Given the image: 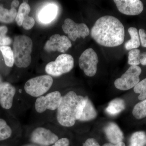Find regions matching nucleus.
Wrapping results in <instances>:
<instances>
[{
    "instance_id": "nucleus-1",
    "label": "nucleus",
    "mask_w": 146,
    "mask_h": 146,
    "mask_svg": "<svg viewBox=\"0 0 146 146\" xmlns=\"http://www.w3.org/2000/svg\"><path fill=\"white\" fill-rule=\"evenodd\" d=\"M91 36L102 46H118L124 41V27L116 17L109 15L102 16L94 24L91 29Z\"/></svg>"
},
{
    "instance_id": "nucleus-2",
    "label": "nucleus",
    "mask_w": 146,
    "mask_h": 146,
    "mask_svg": "<svg viewBox=\"0 0 146 146\" xmlns=\"http://www.w3.org/2000/svg\"><path fill=\"white\" fill-rule=\"evenodd\" d=\"M87 97L77 95L74 91H70L62 96L60 105L56 112L58 123L62 126L71 127L79 119Z\"/></svg>"
},
{
    "instance_id": "nucleus-3",
    "label": "nucleus",
    "mask_w": 146,
    "mask_h": 146,
    "mask_svg": "<svg viewBox=\"0 0 146 146\" xmlns=\"http://www.w3.org/2000/svg\"><path fill=\"white\" fill-rule=\"evenodd\" d=\"M33 41L29 36L17 35L13 44L14 64L19 68H26L31 63Z\"/></svg>"
},
{
    "instance_id": "nucleus-4",
    "label": "nucleus",
    "mask_w": 146,
    "mask_h": 146,
    "mask_svg": "<svg viewBox=\"0 0 146 146\" xmlns=\"http://www.w3.org/2000/svg\"><path fill=\"white\" fill-rule=\"evenodd\" d=\"M53 83L51 76L44 75L29 80L25 84L24 89L28 95L37 98L44 96L50 89Z\"/></svg>"
},
{
    "instance_id": "nucleus-5",
    "label": "nucleus",
    "mask_w": 146,
    "mask_h": 146,
    "mask_svg": "<svg viewBox=\"0 0 146 146\" xmlns=\"http://www.w3.org/2000/svg\"><path fill=\"white\" fill-rule=\"evenodd\" d=\"M74 67V59L72 56L63 54L58 56L55 60L48 63L45 67L48 75L58 77L72 70Z\"/></svg>"
},
{
    "instance_id": "nucleus-6",
    "label": "nucleus",
    "mask_w": 146,
    "mask_h": 146,
    "mask_svg": "<svg viewBox=\"0 0 146 146\" xmlns=\"http://www.w3.org/2000/svg\"><path fill=\"white\" fill-rule=\"evenodd\" d=\"M31 141L34 143L43 146L53 145L59 139L53 127L48 125H39L30 132Z\"/></svg>"
},
{
    "instance_id": "nucleus-7",
    "label": "nucleus",
    "mask_w": 146,
    "mask_h": 146,
    "mask_svg": "<svg viewBox=\"0 0 146 146\" xmlns=\"http://www.w3.org/2000/svg\"><path fill=\"white\" fill-rule=\"evenodd\" d=\"M59 91H54L36 98L34 104L35 110L39 114L47 111L57 110L62 99Z\"/></svg>"
},
{
    "instance_id": "nucleus-8",
    "label": "nucleus",
    "mask_w": 146,
    "mask_h": 146,
    "mask_svg": "<svg viewBox=\"0 0 146 146\" xmlns=\"http://www.w3.org/2000/svg\"><path fill=\"white\" fill-rule=\"evenodd\" d=\"M142 70L137 65H132L129 67L121 76L115 81V86L118 89L126 91L134 87L140 81L139 76Z\"/></svg>"
},
{
    "instance_id": "nucleus-9",
    "label": "nucleus",
    "mask_w": 146,
    "mask_h": 146,
    "mask_svg": "<svg viewBox=\"0 0 146 146\" xmlns=\"http://www.w3.org/2000/svg\"><path fill=\"white\" fill-rule=\"evenodd\" d=\"M98 62L96 53L93 49L89 48L82 54L79 59V65L86 75L92 77L96 73Z\"/></svg>"
},
{
    "instance_id": "nucleus-10",
    "label": "nucleus",
    "mask_w": 146,
    "mask_h": 146,
    "mask_svg": "<svg viewBox=\"0 0 146 146\" xmlns=\"http://www.w3.org/2000/svg\"><path fill=\"white\" fill-rule=\"evenodd\" d=\"M62 28L64 32L73 41L81 37L84 39L90 33L89 29L86 24L76 23L69 18L65 19Z\"/></svg>"
},
{
    "instance_id": "nucleus-11",
    "label": "nucleus",
    "mask_w": 146,
    "mask_h": 146,
    "mask_svg": "<svg viewBox=\"0 0 146 146\" xmlns=\"http://www.w3.org/2000/svg\"><path fill=\"white\" fill-rule=\"evenodd\" d=\"M72 46V43L68 37L65 35L56 34L51 36L50 39L47 41L44 49L48 52L57 51L64 53Z\"/></svg>"
},
{
    "instance_id": "nucleus-12",
    "label": "nucleus",
    "mask_w": 146,
    "mask_h": 146,
    "mask_svg": "<svg viewBox=\"0 0 146 146\" xmlns=\"http://www.w3.org/2000/svg\"><path fill=\"white\" fill-rule=\"evenodd\" d=\"M118 10L129 16L139 15L143 10V4L139 0H115Z\"/></svg>"
},
{
    "instance_id": "nucleus-13",
    "label": "nucleus",
    "mask_w": 146,
    "mask_h": 146,
    "mask_svg": "<svg viewBox=\"0 0 146 146\" xmlns=\"http://www.w3.org/2000/svg\"><path fill=\"white\" fill-rule=\"evenodd\" d=\"M16 89L7 82L0 83V105L3 109L9 110L13 106Z\"/></svg>"
},
{
    "instance_id": "nucleus-14",
    "label": "nucleus",
    "mask_w": 146,
    "mask_h": 146,
    "mask_svg": "<svg viewBox=\"0 0 146 146\" xmlns=\"http://www.w3.org/2000/svg\"><path fill=\"white\" fill-rule=\"evenodd\" d=\"M58 11L57 6L54 4L46 5L39 10L38 18L41 23L48 24L53 21L57 16Z\"/></svg>"
},
{
    "instance_id": "nucleus-15",
    "label": "nucleus",
    "mask_w": 146,
    "mask_h": 146,
    "mask_svg": "<svg viewBox=\"0 0 146 146\" xmlns=\"http://www.w3.org/2000/svg\"><path fill=\"white\" fill-rule=\"evenodd\" d=\"M106 137L110 143L117 144L122 142L123 134L119 127L114 123H109L104 127Z\"/></svg>"
},
{
    "instance_id": "nucleus-16",
    "label": "nucleus",
    "mask_w": 146,
    "mask_h": 146,
    "mask_svg": "<svg viewBox=\"0 0 146 146\" xmlns=\"http://www.w3.org/2000/svg\"><path fill=\"white\" fill-rule=\"evenodd\" d=\"M128 32L130 35L131 39L126 42L125 47L127 50H131L134 49H137L140 46V38L137 29L135 27L129 28Z\"/></svg>"
},
{
    "instance_id": "nucleus-17",
    "label": "nucleus",
    "mask_w": 146,
    "mask_h": 146,
    "mask_svg": "<svg viewBox=\"0 0 146 146\" xmlns=\"http://www.w3.org/2000/svg\"><path fill=\"white\" fill-rule=\"evenodd\" d=\"M125 107L124 101L121 99L117 98L110 102L106 110L109 115L115 116L123 110Z\"/></svg>"
},
{
    "instance_id": "nucleus-18",
    "label": "nucleus",
    "mask_w": 146,
    "mask_h": 146,
    "mask_svg": "<svg viewBox=\"0 0 146 146\" xmlns=\"http://www.w3.org/2000/svg\"><path fill=\"white\" fill-rule=\"evenodd\" d=\"M97 115V112L94 108V105L87 97L86 104L84 108L82 114L78 120L81 121H90L95 119Z\"/></svg>"
},
{
    "instance_id": "nucleus-19",
    "label": "nucleus",
    "mask_w": 146,
    "mask_h": 146,
    "mask_svg": "<svg viewBox=\"0 0 146 146\" xmlns=\"http://www.w3.org/2000/svg\"><path fill=\"white\" fill-rule=\"evenodd\" d=\"M17 11L16 9L9 10L0 5V22L4 23H11L15 20Z\"/></svg>"
},
{
    "instance_id": "nucleus-20",
    "label": "nucleus",
    "mask_w": 146,
    "mask_h": 146,
    "mask_svg": "<svg viewBox=\"0 0 146 146\" xmlns=\"http://www.w3.org/2000/svg\"><path fill=\"white\" fill-rule=\"evenodd\" d=\"M30 11V6L28 3L23 2L20 5L15 19L16 23L19 26L23 25L24 19L29 16Z\"/></svg>"
},
{
    "instance_id": "nucleus-21",
    "label": "nucleus",
    "mask_w": 146,
    "mask_h": 146,
    "mask_svg": "<svg viewBox=\"0 0 146 146\" xmlns=\"http://www.w3.org/2000/svg\"><path fill=\"white\" fill-rule=\"evenodd\" d=\"M0 50L2 54L5 65L9 67H13L14 64L13 50L8 46H0Z\"/></svg>"
},
{
    "instance_id": "nucleus-22",
    "label": "nucleus",
    "mask_w": 146,
    "mask_h": 146,
    "mask_svg": "<svg viewBox=\"0 0 146 146\" xmlns=\"http://www.w3.org/2000/svg\"><path fill=\"white\" fill-rule=\"evenodd\" d=\"M13 130L4 119L0 118V141H5L10 138Z\"/></svg>"
},
{
    "instance_id": "nucleus-23",
    "label": "nucleus",
    "mask_w": 146,
    "mask_h": 146,
    "mask_svg": "<svg viewBox=\"0 0 146 146\" xmlns=\"http://www.w3.org/2000/svg\"><path fill=\"white\" fill-rule=\"evenodd\" d=\"M130 145L145 146L146 135L143 131H137L132 134L130 139Z\"/></svg>"
},
{
    "instance_id": "nucleus-24",
    "label": "nucleus",
    "mask_w": 146,
    "mask_h": 146,
    "mask_svg": "<svg viewBox=\"0 0 146 146\" xmlns=\"http://www.w3.org/2000/svg\"><path fill=\"white\" fill-rule=\"evenodd\" d=\"M132 114L136 119H141L146 117V100L138 103L133 108Z\"/></svg>"
},
{
    "instance_id": "nucleus-25",
    "label": "nucleus",
    "mask_w": 146,
    "mask_h": 146,
    "mask_svg": "<svg viewBox=\"0 0 146 146\" xmlns=\"http://www.w3.org/2000/svg\"><path fill=\"white\" fill-rule=\"evenodd\" d=\"M141 51L138 49L130 50L128 53V63L131 65H137L140 64Z\"/></svg>"
},
{
    "instance_id": "nucleus-26",
    "label": "nucleus",
    "mask_w": 146,
    "mask_h": 146,
    "mask_svg": "<svg viewBox=\"0 0 146 146\" xmlns=\"http://www.w3.org/2000/svg\"><path fill=\"white\" fill-rule=\"evenodd\" d=\"M133 91L136 94H140L138 99L144 100L146 98V78L138 82L134 86Z\"/></svg>"
},
{
    "instance_id": "nucleus-27",
    "label": "nucleus",
    "mask_w": 146,
    "mask_h": 146,
    "mask_svg": "<svg viewBox=\"0 0 146 146\" xmlns=\"http://www.w3.org/2000/svg\"><path fill=\"white\" fill-rule=\"evenodd\" d=\"M8 28L5 26H0V46L10 45L12 40L9 36H7Z\"/></svg>"
},
{
    "instance_id": "nucleus-28",
    "label": "nucleus",
    "mask_w": 146,
    "mask_h": 146,
    "mask_svg": "<svg viewBox=\"0 0 146 146\" xmlns=\"http://www.w3.org/2000/svg\"><path fill=\"white\" fill-rule=\"evenodd\" d=\"M35 24V21L34 18L31 16H28L24 19L22 25L24 29L29 30L33 27Z\"/></svg>"
},
{
    "instance_id": "nucleus-29",
    "label": "nucleus",
    "mask_w": 146,
    "mask_h": 146,
    "mask_svg": "<svg viewBox=\"0 0 146 146\" xmlns=\"http://www.w3.org/2000/svg\"><path fill=\"white\" fill-rule=\"evenodd\" d=\"M52 146H70V141L68 138H60Z\"/></svg>"
},
{
    "instance_id": "nucleus-30",
    "label": "nucleus",
    "mask_w": 146,
    "mask_h": 146,
    "mask_svg": "<svg viewBox=\"0 0 146 146\" xmlns=\"http://www.w3.org/2000/svg\"><path fill=\"white\" fill-rule=\"evenodd\" d=\"M139 35L141 45L142 46L146 48V33L145 30L143 29H140L139 31Z\"/></svg>"
},
{
    "instance_id": "nucleus-31",
    "label": "nucleus",
    "mask_w": 146,
    "mask_h": 146,
    "mask_svg": "<svg viewBox=\"0 0 146 146\" xmlns=\"http://www.w3.org/2000/svg\"><path fill=\"white\" fill-rule=\"evenodd\" d=\"M82 146H100L96 139L90 138L87 139Z\"/></svg>"
},
{
    "instance_id": "nucleus-32",
    "label": "nucleus",
    "mask_w": 146,
    "mask_h": 146,
    "mask_svg": "<svg viewBox=\"0 0 146 146\" xmlns=\"http://www.w3.org/2000/svg\"><path fill=\"white\" fill-rule=\"evenodd\" d=\"M140 63L143 65H146V52L141 53L140 57Z\"/></svg>"
},
{
    "instance_id": "nucleus-33",
    "label": "nucleus",
    "mask_w": 146,
    "mask_h": 146,
    "mask_svg": "<svg viewBox=\"0 0 146 146\" xmlns=\"http://www.w3.org/2000/svg\"><path fill=\"white\" fill-rule=\"evenodd\" d=\"M102 146H125V144L123 142H122L117 144L112 143H106L104 144Z\"/></svg>"
},
{
    "instance_id": "nucleus-34",
    "label": "nucleus",
    "mask_w": 146,
    "mask_h": 146,
    "mask_svg": "<svg viewBox=\"0 0 146 146\" xmlns=\"http://www.w3.org/2000/svg\"><path fill=\"white\" fill-rule=\"evenodd\" d=\"M19 5V1L17 0H14L11 3V8H17Z\"/></svg>"
},
{
    "instance_id": "nucleus-35",
    "label": "nucleus",
    "mask_w": 146,
    "mask_h": 146,
    "mask_svg": "<svg viewBox=\"0 0 146 146\" xmlns=\"http://www.w3.org/2000/svg\"><path fill=\"white\" fill-rule=\"evenodd\" d=\"M35 146V145H28V146Z\"/></svg>"
},
{
    "instance_id": "nucleus-36",
    "label": "nucleus",
    "mask_w": 146,
    "mask_h": 146,
    "mask_svg": "<svg viewBox=\"0 0 146 146\" xmlns=\"http://www.w3.org/2000/svg\"><path fill=\"white\" fill-rule=\"evenodd\" d=\"M1 83V81H0V83Z\"/></svg>"
},
{
    "instance_id": "nucleus-37",
    "label": "nucleus",
    "mask_w": 146,
    "mask_h": 146,
    "mask_svg": "<svg viewBox=\"0 0 146 146\" xmlns=\"http://www.w3.org/2000/svg\"><path fill=\"white\" fill-rule=\"evenodd\" d=\"M131 146V145H130V146Z\"/></svg>"
}]
</instances>
